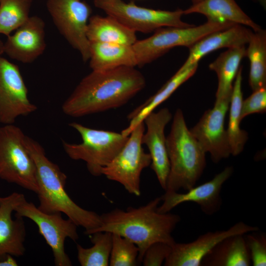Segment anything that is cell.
Masks as SVG:
<instances>
[{
	"instance_id": "17",
	"label": "cell",
	"mask_w": 266,
	"mask_h": 266,
	"mask_svg": "<svg viewBox=\"0 0 266 266\" xmlns=\"http://www.w3.org/2000/svg\"><path fill=\"white\" fill-rule=\"evenodd\" d=\"M45 27V22L41 17L30 16L13 34L7 36L4 42V53L24 64L33 62L46 47Z\"/></svg>"
},
{
	"instance_id": "37",
	"label": "cell",
	"mask_w": 266,
	"mask_h": 266,
	"mask_svg": "<svg viewBox=\"0 0 266 266\" xmlns=\"http://www.w3.org/2000/svg\"><path fill=\"white\" fill-rule=\"evenodd\" d=\"M201 0H192V2H193V4L198 3L200 2V1H201Z\"/></svg>"
},
{
	"instance_id": "11",
	"label": "cell",
	"mask_w": 266,
	"mask_h": 266,
	"mask_svg": "<svg viewBox=\"0 0 266 266\" xmlns=\"http://www.w3.org/2000/svg\"><path fill=\"white\" fill-rule=\"evenodd\" d=\"M47 9L60 34L86 62L90 57L87 28L92 9L86 2L75 0H47Z\"/></svg>"
},
{
	"instance_id": "16",
	"label": "cell",
	"mask_w": 266,
	"mask_h": 266,
	"mask_svg": "<svg viewBox=\"0 0 266 266\" xmlns=\"http://www.w3.org/2000/svg\"><path fill=\"white\" fill-rule=\"evenodd\" d=\"M171 118L172 114L167 108L150 113L143 120L146 131L143 133L141 139L142 145L145 144L149 151L151 167L165 191L170 169L165 129Z\"/></svg>"
},
{
	"instance_id": "36",
	"label": "cell",
	"mask_w": 266,
	"mask_h": 266,
	"mask_svg": "<svg viewBox=\"0 0 266 266\" xmlns=\"http://www.w3.org/2000/svg\"><path fill=\"white\" fill-rule=\"evenodd\" d=\"M253 0L259 2L260 4H261L263 6H265L266 5V0Z\"/></svg>"
},
{
	"instance_id": "18",
	"label": "cell",
	"mask_w": 266,
	"mask_h": 266,
	"mask_svg": "<svg viewBox=\"0 0 266 266\" xmlns=\"http://www.w3.org/2000/svg\"><path fill=\"white\" fill-rule=\"evenodd\" d=\"M25 199L23 194L18 192L0 196V260L8 255L21 257L25 252L26 232L23 218L12 217L16 207Z\"/></svg>"
},
{
	"instance_id": "24",
	"label": "cell",
	"mask_w": 266,
	"mask_h": 266,
	"mask_svg": "<svg viewBox=\"0 0 266 266\" xmlns=\"http://www.w3.org/2000/svg\"><path fill=\"white\" fill-rule=\"evenodd\" d=\"M136 32L114 17L107 15L91 16L87 28L89 42L133 45L137 40Z\"/></svg>"
},
{
	"instance_id": "35",
	"label": "cell",
	"mask_w": 266,
	"mask_h": 266,
	"mask_svg": "<svg viewBox=\"0 0 266 266\" xmlns=\"http://www.w3.org/2000/svg\"><path fill=\"white\" fill-rule=\"evenodd\" d=\"M4 42L0 39V57L4 53Z\"/></svg>"
},
{
	"instance_id": "14",
	"label": "cell",
	"mask_w": 266,
	"mask_h": 266,
	"mask_svg": "<svg viewBox=\"0 0 266 266\" xmlns=\"http://www.w3.org/2000/svg\"><path fill=\"white\" fill-rule=\"evenodd\" d=\"M233 171L232 166H227L211 180L195 186L184 193L165 191L161 196L162 204L158 206L157 211L161 213H168L182 203L193 202L197 203L205 214L212 215L217 213L222 204V186L231 176Z\"/></svg>"
},
{
	"instance_id": "2",
	"label": "cell",
	"mask_w": 266,
	"mask_h": 266,
	"mask_svg": "<svg viewBox=\"0 0 266 266\" xmlns=\"http://www.w3.org/2000/svg\"><path fill=\"white\" fill-rule=\"evenodd\" d=\"M156 197L138 207L126 210L115 208L100 215V224L88 235L97 232L116 233L133 242L138 247V264H141L147 249L152 244L163 242L172 246L176 242L172 233L181 221L179 215L161 213L157 208L161 202Z\"/></svg>"
},
{
	"instance_id": "10",
	"label": "cell",
	"mask_w": 266,
	"mask_h": 266,
	"mask_svg": "<svg viewBox=\"0 0 266 266\" xmlns=\"http://www.w3.org/2000/svg\"><path fill=\"white\" fill-rule=\"evenodd\" d=\"M14 212L15 216L27 218L36 225L39 233L52 250L55 266H72L65 251V242L67 238L74 241L78 239L77 226L72 221L64 219L61 213H44L26 199L16 207Z\"/></svg>"
},
{
	"instance_id": "34",
	"label": "cell",
	"mask_w": 266,
	"mask_h": 266,
	"mask_svg": "<svg viewBox=\"0 0 266 266\" xmlns=\"http://www.w3.org/2000/svg\"><path fill=\"white\" fill-rule=\"evenodd\" d=\"M17 261L13 256L8 255L3 259L0 260V266H17Z\"/></svg>"
},
{
	"instance_id": "6",
	"label": "cell",
	"mask_w": 266,
	"mask_h": 266,
	"mask_svg": "<svg viewBox=\"0 0 266 266\" xmlns=\"http://www.w3.org/2000/svg\"><path fill=\"white\" fill-rule=\"evenodd\" d=\"M26 135L14 124L0 127V179L36 194V168L26 147Z\"/></svg>"
},
{
	"instance_id": "13",
	"label": "cell",
	"mask_w": 266,
	"mask_h": 266,
	"mask_svg": "<svg viewBox=\"0 0 266 266\" xmlns=\"http://www.w3.org/2000/svg\"><path fill=\"white\" fill-rule=\"evenodd\" d=\"M231 99L215 100L213 108L205 111L197 124L190 131L203 150L209 152L212 161L218 163L231 154L227 130L224 127L225 116Z\"/></svg>"
},
{
	"instance_id": "20",
	"label": "cell",
	"mask_w": 266,
	"mask_h": 266,
	"mask_svg": "<svg viewBox=\"0 0 266 266\" xmlns=\"http://www.w3.org/2000/svg\"><path fill=\"white\" fill-rule=\"evenodd\" d=\"M183 13L201 14L207 18V21L233 23L249 27L254 32L262 29L240 8L234 0H202L183 10Z\"/></svg>"
},
{
	"instance_id": "29",
	"label": "cell",
	"mask_w": 266,
	"mask_h": 266,
	"mask_svg": "<svg viewBox=\"0 0 266 266\" xmlns=\"http://www.w3.org/2000/svg\"><path fill=\"white\" fill-rule=\"evenodd\" d=\"M33 0H0V34L7 36L30 18Z\"/></svg>"
},
{
	"instance_id": "7",
	"label": "cell",
	"mask_w": 266,
	"mask_h": 266,
	"mask_svg": "<svg viewBox=\"0 0 266 266\" xmlns=\"http://www.w3.org/2000/svg\"><path fill=\"white\" fill-rule=\"evenodd\" d=\"M236 24L207 21L202 25L187 28L165 27L156 30L149 37L132 45L137 65L142 66L151 63L177 46L188 48L203 36L224 30Z\"/></svg>"
},
{
	"instance_id": "22",
	"label": "cell",
	"mask_w": 266,
	"mask_h": 266,
	"mask_svg": "<svg viewBox=\"0 0 266 266\" xmlns=\"http://www.w3.org/2000/svg\"><path fill=\"white\" fill-rule=\"evenodd\" d=\"M198 66V64H196L185 69L180 68L156 93L128 114L127 118L129 124L121 133L129 136L148 114L167 100L180 86L195 74Z\"/></svg>"
},
{
	"instance_id": "21",
	"label": "cell",
	"mask_w": 266,
	"mask_h": 266,
	"mask_svg": "<svg viewBox=\"0 0 266 266\" xmlns=\"http://www.w3.org/2000/svg\"><path fill=\"white\" fill-rule=\"evenodd\" d=\"M88 61L92 70L137 66L132 45L117 43L90 42Z\"/></svg>"
},
{
	"instance_id": "23",
	"label": "cell",
	"mask_w": 266,
	"mask_h": 266,
	"mask_svg": "<svg viewBox=\"0 0 266 266\" xmlns=\"http://www.w3.org/2000/svg\"><path fill=\"white\" fill-rule=\"evenodd\" d=\"M244 234L233 235L220 241L203 257L200 266H250Z\"/></svg>"
},
{
	"instance_id": "8",
	"label": "cell",
	"mask_w": 266,
	"mask_h": 266,
	"mask_svg": "<svg viewBox=\"0 0 266 266\" xmlns=\"http://www.w3.org/2000/svg\"><path fill=\"white\" fill-rule=\"evenodd\" d=\"M144 132L143 121L133 129L122 150L101 171V175L119 183L128 193L137 197L141 194V172L151 163L150 154L142 147L141 139Z\"/></svg>"
},
{
	"instance_id": "4",
	"label": "cell",
	"mask_w": 266,
	"mask_h": 266,
	"mask_svg": "<svg viewBox=\"0 0 266 266\" xmlns=\"http://www.w3.org/2000/svg\"><path fill=\"white\" fill-rule=\"evenodd\" d=\"M166 144L170 169L165 191H187L203 172L206 152L188 129L180 109L174 115Z\"/></svg>"
},
{
	"instance_id": "33",
	"label": "cell",
	"mask_w": 266,
	"mask_h": 266,
	"mask_svg": "<svg viewBox=\"0 0 266 266\" xmlns=\"http://www.w3.org/2000/svg\"><path fill=\"white\" fill-rule=\"evenodd\" d=\"M172 246L157 242L151 245L146 250L141 264L144 266H161L170 254Z\"/></svg>"
},
{
	"instance_id": "3",
	"label": "cell",
	"mask_w": 266,
	"mask_h": 266,
	"mask_svg": "<svg viewBox=\"0 0 266 266\" xmlns=\"http://www.w3.org/2000/svg\"><path fill=\"white\" fill-rule=\"evenodd\" d=\"M25 144L36 168L38 208L46 213L66 214L77 226L84 228L87 235L99 227L100 215L81 207L70 198L65 189L66 175L47 157L43 147L27 135Z\"/></svg>"
},
{
	"instance_id": "26",
	"label": "cell",
	"mask_w": 266,
	"mask_h": 266,
	"mask_svg": "<svg viewBox=\"0 0 266 266\" xmlns=\"http://www.w3.org/2000/svg\"><path fill=\"white\" fill-rule=\"evenodd\" d=\"M242 67L240 66L235 78L230 103V114L227 130L231 154L239 155L243 151L248 139L247 133L240 128L241 109L243 101L241 90Z\"/></svg>"
},
{
	"instance_id": "32",
	"label": "cell",
	"mask_w": 266,
	"mask_h": 266,
	"mask_svg": "<svg viewBox=\"0 0 266 266\" xmlns=\"http://www.w3.org/2000/svg\"><path fill=\"white\" fill-rule=\"evenodd\" d=\"M266 111V87L258 89L242 101L241 119L254 113H263Z\"/></svg>"
},
{
	"instance_id": "15",
	"label": "cell",
	"mask_w": 266,
	"mask_h": 266,
	"mask_svg": "<svg viewBox=\"0 0 266 266\" xmlns=\"http://www.w3.org/2000/svg\"><path fill=\"white\" fill-rule=\"evenodd\" d=\"M259 230L258 227L239 221L225 230L208 232L189 243H176L165 260V266H200L203 257L220 241L235 234Z\"/></svg>"
},
{
	"instance_id": "30",
	"label": "cell",
	"mask_w": 266,
	"mask_h": 266,
	"mask_svg": "<svg viewBox=\"0 0 266 266\" xmlns=\"http://www.w3.org/2000/svg\"><path fill=\"white\" fill-rule=\"evenodd\" d=\"M138 254V248L133 242L118 234L112 233L109 266H137Z\"/></svg>"
},
{
	"instance_id": "38",
	"label": "cell",
	"mask_w": 266,
	"mask_h": 266,
	"mask_svg": "<svg viewBox=\"0 0 266 266\" xmlns=\"http://www.w3.org/2000/svg\"></svg>"
},
{
	"instance_id": "9",
	"label": "cell",
	"mask_w": 266,
	"mask_h": 266,
	"mask_svg": "<svg viewBox=\"0 0 266 266\" xmlns=\"http://www.w3.org/2000/svg\"><path fill=\"white\" fill-rule=\"evenodd\" d=\"M95 6L133 30L143 33L154 32L165 27H189L193 25L181 20L183 10L154 9L129 3L124 0H94Z\"/></svg>"
},
{
	"instance_id": "27",
	"label": "cell",
	"mask_w": 266,
	"mask_h": 266,
	"mask_svg": "<svg viewBox=\"0 0 266 266\" xmlns=\"http://www.w3.org/2000/svg\"><path fill=\"white\" fill-rule=\"evenodd\" d=\"M246 57L250 62L249 84L253 91L266 87V31L261 29L254 32Z\"/></svg>"
},
{
	"instance_id": "12",
	"label": "cell",
	"mask_w": 266,
	"mask_h": 266,
	"mask_svg": "<svg viewBox=\"0 0 266 266\" xmlns=\"http://www.w3.org/2000/svg\"><path fill=\"white\" fill-rule=\"evenodd\" d=\"M31 102L18 66L0 57V123L13 124L20 116L37 110Z\"/></svg>"
},
{
	"instance_id": "1",
	"label": "cell",
	"mask_w": 266,
	"mask_h": 266,
	"mask_svg": "<svg viewBox=\"0 0 266 266\" xmlns=\"http://www.w3.org/2000/svg\"><path fill=\"white\" fill-rule=\"evenodd\" d=\"M145 85L144 76L133 67L92 70L64 101L62 111L67 116L78 118L118 108Z\"/></svg>"
},
{
	"instance_id": "28",
	"label": "cell",
	"mask_w": 266,
	"mask_h": 266,
	"mask_svg": "<svg viewBox=\"0 0 266 266\" xmlns=\"http://www.w3.org/2000/svg\"><path fill=\"white\" fill-rule=\"evenodd\" d=\"M112 234L108 232H97L91 235L93 245L84 248L76 245L77 259L81 266H108L112 246Z\"/></svg>"
},
{
	"instance_id": "19",
	"label": "cell",
	"mask_w": 266,
	"mask_h": 266,
	"mask_svg": "<svg viewBox=\"0 0 266 266\" xmlns=\"http://www.w3.org/2000/svg\"><path fill=\"white\" fill-rule=\"evenodd\" d=\"M253 31L245 26L235 24L227 29L211 33L188 47V57L180 67L185 69L198 64L204 56L222 48H233L248 44Z\"/></svg>"
},
{
	"instance_id": "31",
	"label": "cell",
	"mask_w": 266,
	"mask_h": 266,
	"mask_svg": "<svg viewBox=\"0 0 266 266\" xmlns=\"http://www.w3.org/2000/svg\"><path fill=\"white\" fill-rule=\"evenodd\" d=\"M259 230L244 234L251 264L253 266H266V235Z\"/></svg>"
},
{
	"instance_id": "5",
	"label": "cell",
	"mask_w": 266,
	"mask_h": 266,
	"mask_svg": "<svg viewBox=\"0 0 266 266\" xmlns=\"http://www.w3.org/2000/svg\"><path fill=\"white\" fill-rule=\"evenodd\" d=\"M69 126L80 134L82 142L75 144L63 141L66 153L73 160L85 162L95 176L101 175L102 168L119 153L129 138L121 133L92 129L76 122Z\"/></svg>"
},
{
	"instance_id": "25",
	"label": "cell",
	"mask_w": 266,
	"mask_h": 266,
	"mask_svg": "<svg viewBox=\"0 0 266 266\" xmlns=\"http://www.w3.org/2000/svg\"><path fill=\"white\" fill-rule=\"evenodd\" d=\"M246 57L245 45L228 48L209 65L217 74L218 80L216 100L231 99L234 79L240 68L241 60Z\"/></svg>"
}]
</instances>
